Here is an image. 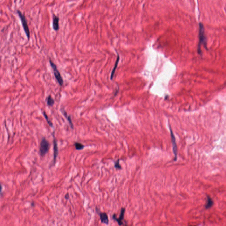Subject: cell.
I'll use <instances>...</instances> for the list:
<instances>
[{
    "mask_svg": "<svg viewBox=\"0 0 226 226\" xmlns=\"http://www.w3.org/2000/svg\"><path fill=\"white\" fill-rule=\"evenodd\" d=\"M119 160H118L117 161H116L115 162V167L116 168L118 169H121V165H120L119 163Z\"/></svg>",
    "mask_w": 226,
    "mask_h": 226,
    "instance_id": "cell-16",
    "label": "cell"
},
{
    "mask_svg": "<svg viewBox=\"0 0 226 226\" xmlns=\"http://www.w3.org/2000/svg\"><path fill=\"white\" fill-rule=\"evenodd\" d=\"M125 212V209L124 208H123L121 209V214L119 218H117L116 215H113V219L115 220L116 221L118 222V224L119 225H121L123 224V220L124 218V214Z\"/></svg>",
    "mask_w": 226,
    "mask_h": 226,
    "instance_id": "cell-7",
    "label": "cell"
},
{
    "mask_svg": "<svg viewBox=\"0 0 226 226\" xmlns=\"http://www.w3.org/2000/svg\"><path fill=\"white\" fill-rule=\"evenodd\" d=\"M62 113L63 114V115H64V116L65 117V118H66L67 120L68 121V123H69L70 126L73 129V123L72 122L70 116L69 115H68L67 113H66V112L65 111V110H62Z\"/></svg>",
    "mask_w": 226,
    "mask_h": 226,
    "instance_id": "cell-12",
    "label": "cell"
},
{
    "mask_svg": "<svg viewBox=\"0 0 226 226\" xmlns=\"http://www.w3.org/2000/svg\"><path fill=\"white\" fill-rule=\"evenodd\" d=\"M50 63L51 67L53 68L54 76L56 78V80L57 81L59 85L62 86L63 84V80L60 73L58 71V70L57 69V67L56 66V65L51 60H50Z\"/></svg>",
    "mask_w": 226,
    "mask_h": 226,
    "instance_id": "cell-3",
    "label": "cell"
},
{
    "mask_svg": "<svg viewBox=\"0 0 226 226\" xmlns=\"http://www.w3.org/2000/svg\"><path fill=\"white\" fill-rule=\"evenodd\" d=\"M74 145L76 149L77 150H81L84 147V146L80 143L76 142L75 143Z\"/></svg>",
    "mask_w": 226,
    "mask_h": 226,
    "instance_id": "cell-14",
    "label": "cell"
},
{
    "mask_svg": "<svg viewBox=\"0 0 226 226\" xmlns=\"http://www.w3.org/2000/svg\"><path fill=\"white\" fill-rule=\"evenodd\" d=\"M59 17L55 15H53V22H52V26L53 28L55 31H58L60 28L59 25Z\"/></svg>",
    "mask_w": 226,
    "mask_h": 226,
    "instance_id": "cell-6",
    "label": "cell"
},
{
    "mask_svg": "<svg viewBox=\"0 0 226 226\" xmlns=\"http://www.w3.org/2000/svg\"><path fill=\"white\" fill-rule=\"evenodd\" d=\"M170 135L171 137V141H172V146H173V154L175 155L174 160L176 161L177 160V154H178V149L177 146L176 142V139L175 136L173 134V132L172 131L170 125Z\"/></svg>",
    "mask_w": 226,
    "mask_h": 226,
    "instance_id": "cell-5",
    "label": "cell"
},
{
    "mask_svg": "<svg viewBox=\"0 0 226 226\" xmlns=\"http://www.w3.org/2000/svg\"><path fill=\"white\" fill-rule=\"evenodd\" d=\"M58 155V147L57 143L55 138L54 139V163H55L56 158Z\"/></svg>",
    "mask_w": 226,
    "mask_h": 226,
    "instance_id": "cell-9",
    "label": "cell"
},
{
    "mask_svg": "<svg viewBox=\"0 0 226 226\" xmlns=\"http://www.w3.org/2000/svg\"><path fill=\"white\" fill-rule=\"evenodd\" d=\"M119 60L120 56L119 55H118L116 62L115 63V66L114 67L113 69L112 70V71L111 74V76H110V79H111V80H112V79H113L114 76V74H115V71H116V70L117 68V67H118V62H119Z\"/></svg>",
    "mask_w": 226,
    "mask_h": 226,
    "instance_id": "cell-11",
    "label": "cell"
},
{
    "mask_svg": "<svg viewBox=\"0 0 226 226\" xmlns=\"http://www.w3.org/2000/svg\"><path fill=\"white\" fill-rule=\"evenodd\" d=\"M17 13L18 15L19 16L20 19L21 20L22 27L23 28L24 31L25 32L27 38L28 39V40H29L30 38V32L29 28L28 25L27 20L24 14H23L22 12H20L19 10H17Z\"/></svg>",
    "mask_w": 226,
    "mask_h": 226,
    "instance_id": "cell-2",
    "label": "cell"
},
{
    "mask_svg": "<svg viewBox=\"0 0 226 226\" xmlns=\"http://www.w3.org/2000/svg\"><path fill=\"white\" fill-rule=\"evenodd\" d=\"M99 214L101 222L106 224H108L109 223L108 217L107 216V214L105 212H100Z\"/></svg>",
    "mask_w": 226,
    "mask_h": 226,
    "instance_id": "cell-8",
    "label": "cell"
},
{
    "mask_svg": "<svg viewBox=\"0 0 226 226\" xmlns=\"http://www.w3.org/2000/svg\"><path fill=\"white\" fill-rule=\"evenodd\" d=\"M43 114H44V116L45 117L46 120H47V122L48 123V124H49L50 126H53V124H52V123L51 121H50V119H49V118H48V116L47 115V114L45 113V112H44Z\"/></svg>",
    "mask_w": 226,
    "mask_h": 226,
    "instance_id": "cell-15",
    "label": "cell"
},
{
    "mask_svg": "<svg viewBox=\"0 0 226 226\" xmlns=\"http://www.w3.org/2000/svg\"><path fill=\"white\" fill-rule=\"evenodd\" d=\"M2 190V186L1 185H0V193L1 192Z\"/></svg>",
    "mask_w": 226,
    "mask_h": 226,
    "instance_id": "cell-18",
    "label": "cell"
},
{
    "mask_svg": "<svg viewBox=\"0 0 226 226\" xmlns=\"http://www.w3.org/2000/svg\"><path fill=\"white\" fill-rule=\"evenodd\" d=\"M214 202L212 199L211 198L209 195H207V201L205 205V208L206 209H208L212 207L213 205Z\"/></svg>",
    "mask_w": 226,
    "mask_h": 226,
    "instance_id": "cell-10",
    "label": "cell"
},
{
    "mask_svg": "<svg viewBox=\"0 0 226 226\" xmlns=\"http://www.w3.org/2000/svg\"><path fill=\"white\" fill-rule=\"evenodd\" d=\"M199 42L198 44V51L199 53H201V46L203 45L206 47V38L205 34L204 26L203 23H199Z\"/></svg>",
    "mask_w": 226,
    "mask_h": 226,
    "instance_id": "cell-1",
    "label": "cell"
},
{
    "mask_svg": "<svg viewBox=\"0 0 226 226\" xmlns=\"http://www.w3.org/2000/svg\"><path fill=\"white\" fill-rule=\"evenodd\" d=\"M65 197L66 199H68V198H69V196H68V194H67V195L65 196Z\"/></svg>",
    "mask_w": 226,
    "mask_h": 226,
    "instance_id": "cell-17",
    "label": "cell"
},
{
    "mask_svg": "<svg viewBox=\"0 0 226 226\" xmlns=\"http://www.w3.org/2000/svg\"><path fill=\"white\" fill-rule=\"evenodd\" d=\"M50 144L48 141L45 138H43L41 142L40 153L41 156H44L47 153L49 149Z\"/></svg>",
    "mask_w": 226,
    "mask_h": 226,
    "instance_id": "cell-4",
    "label": "cell"
},
{
    "mask_svg": "<svg viewBox=\"0 0 226 226\" xmlns=\"http://www.w3.org/2000/svg\"><path fill=\"white\" fill-rule=\"evenodd\" d=\"M47 105L48 106H52L54 103V100L52 98L51 95H49V96H48V97L47 98Z\"/></svg>",
    "mask_w": 226,
    "mask_h": 226,
    "instance_id": "cell-13",
    "label": "cell"
}]
</instances>
